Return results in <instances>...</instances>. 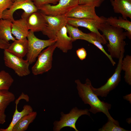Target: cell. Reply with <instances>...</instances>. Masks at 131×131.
<instances>
[{"mask_svg":"<svg viewBox=\"0 0 131 131\" xmlns=\"http://www.w3.org/2000/svg\"><path fill=\"white\" fill-rule=\"evenodd\" d=\"M19 9H22L24 11L21 17L26 19L30 14L38 10L32 0H16L9 9L3 12L2 19L12 22L14 20L13 17L14 12Z\"/></svg>","mask_w":131,"mask_h":131,"instance_id":"9c48e42d","label":"cell"},{"mask_svg":"<svg viewBox=\"0 0 131 131\" xmlns=\"http://www.w3.org/2000/svg\"><path fill=\"white\" fill-rule=\"evenodd\" d=\"M37 114L36 112L33 111L24 116L14 126L12 131H26L30 124L35 119Z\"/></svg>","mask_w":131,"mask_h":131,"instance_id":"44dd1931","label":"cell"},{"mask_svg":"<svg viewBox=\"0 0 131 131\" xmlns=\"http://www.w3.org/2000/svg\"><path fill=\"white\" fill-rule=\"evenodd\" d=\"M14 81L11 75L2 70L0 71V90H9Z\"/></svg>","mask_w":131,"mask_h":131,"instance_id":"d4e9b609","label":"cell"},{"mask_svg":"<svg viewBox=\"0 0 131 131\" xmlns=\"http://www.w3.org/2000/svg\"><path fill=\"white\" fill-rule=\"evenodd\" d=\"M3 53L5 65L12 69L18 76L23 77L30 74V64L26 59L16 56L5 50H4Z\"/></svg>","mask_w":131,"mask_h":131,"instance_id":"52a82bcc","label":"cell"},{"mask_svg":"<svg viewBox=\"0 0 131 131\" xmlns=\"http://www.w3.org/2000/svg\"><path fill=\"white\" fill-rule=\"evenodd\" d=\"M94 6L88 5L78 4L66 16L67 17L92 19L101 21L104 17H99L96 14Z\"/></svg>","mask_w":131,"mask_h":131,"instance_id":"8fae6325","label":"cell"},{"mask_svg":"<svg viewBox=\"0 0 131 131\" xmlns=\"http://www.w3.org/2000/svg\"><path fill=\"white\" fill-rule=\"evenodd\" d=\"M75 82L76 84L79 97L85 104H88L90 106L89 111L94 114L102 112L106 116L108 120L119 124L118 121L114 119L109 113V110L111 109V105L100 100L93 92L91 88V82L89 79H86L84 84L82 83L79 79L75 80Z\"/></svg>","mask_w":131,"mask_h":131,"instance_id":"6da1fadb","label":"cell"},{"mask_svg":"<svg viewBox=\"0 0 131 131\" xmlns=\"http://www.w3.org/2000/svg\"><path fill=\"white\" fill-rule=\"evenodd\" d=\"M16 0H13V2H14Z\"/></svg>","mask_w":131,"mask_h":131,"instance_id":"e575fe53","label":"cell"},{"mask_svg":"<svg viewBox=\"0 0 131 131\" xmlns=\"http://www.w3.org/2000/svg\"><path fill=\"white\" fill-rule=\"evenodd\" d=\"M106 19L100 23L98 29L108 41L107 46L111 57L118 59L122 52L125 51L126 44L124 40L126 38V32H124L123 28L110 25Z\"/></svg>","mask_w":131,"mask_h":131,"instance_id":"7a4b0ae2","label":"cell"},{"mask_svg":"<svg viewBox=\"0 0 131 131\" xmlns=\"http://www.w3.org/2000/svg\"><path fill=\"white\" fill-rule=\"evenodd\" d=\"M12 22L8 20L2 19L0 20V38L8 43L10 40H16L12 35Z\"/></svg>","mask_w":131,"mask_h":131,"instance_id":"ffe728a7","label":"cell"},{"mask_svg":"<svg viewBox=\"0 0 131 131\" xmlns=\"http://www.w3.org/2000/svg\"><path fill=\"white\" fill-rule=\"evenodd\" d=\"M26 18L21 17L12 22V33L17 40L26 38L29 32Z\"/></svg>","mask_w":131,"mask_h":131,"instance_id":"2e32d148","label":"cell"},{"mask_svg":"<svg viewBox=\"0 0 131 131\" xmlns=\"http://www.w3.org/2000/svg\"><path fill=\"white\" fill-rule=\"evenodd\" d=\"M89 111V110L87 109H79L75 107L72 109L68 114H65L63 112H61L60 120L55 121L53 123V131H60L62 128L68 127L74 129L75 131H78L76 127V121L82 115L90 116Z\"/></svg>","mask_w":131,"mask_h":131,"instance_id":"277c9868","label":"cell"},{"mask_svg":"<svg viewBox=\"0 0 131 131\" xmlns=\"http://www.w3.org/2000/svg\"><path fill=\"white\" fill-rule=\"evenodd\" d=\"M37 8L43 5L52 4L54 5L57 4L59 0H32Z\"/></svg>","mask_w":131,"mask_h":131,"instance_id":"f546056e","label":"cell"},{"mask_svg":"<svg viewBox=\"0 0 131 131\" xmlns=\"http://www.w3.org/2000/svg\"><path fill=\"white\" fill-rule=\"evenodd\" d=\"M125 51H123L119 58L115 71L113 74L107 80L104 85L98 88H95L92 85L91 88L93 92L97 96L102 97H106L109 92L118 85L121 80V73L122 70V61Z\"/></svg>","mask_w":131,"mask_h":131,"instance_id":"ba28073f","label":"cell"},{"mask_svg":"<svg viewBox=\"0 0 131 131\" xmlns=\"http://www.w3.org/2000/svg\"><path fill=\"white\" fill-rule=\"evenodd\" d=\"M106 18L104 17L102 20L99 21L92 19L67 17V23L77 27H85L100 36L105 37L103 34L101 35L99 33L98 28L100 23L105 21Z\"/></svg>","mask_w":131,"mask_h":131,"instance_id":"7c38bea8","label":"cell"},{"mask_svg":"<svg viewBox=\"0 0 131 131\" xmlns=\"http://www.w3.org/2000/svg\"><path fill=\"white\" fill-rule=\"evenodd\" d=\"M86 41L94 45L103 52L109 59L113 66H114L116 64L115 62L113 60L110 54H108L105 51L102 44L99 41L91 38H88Z\"/></svg>","mask_w":131,"mask_h":131,"instance_id":"4316f807","label":"cell"},{"mask_svg":"<svg viewBox=\"0 0 131 131\" xmlns=\"http://www.w3.org/2000/svg\"><path fill=\"white\" fill-rule=\"evenodd\" d=\"M28 49L26 60L30 64L35 62L41 52L45 48L55 42L56 40L40 39L35 35L34 32L29 30L27 37Z\"/></svg>","mask_w":131,"mask_h":131,"instance_id":"3957f363","label":"cell"},{"mask_svg":"<svg viewBox=\"0 0 131 131\" xmlns=\"http://www.w3.org/2000/svg\"><path fill=\"white\" fill-rule=\"evenodd\" d=\"M66 25L63 26L57 33L55 43L57 47L64 53H66L73 48V41L67 34Z\"/></svg>","mask_w":131,"mask_h":131,"instance_id":"9a60e30c","label":"cell"},{"mask_svg":"<svg viewBox=\"0 0 131 131\" xmlns=\"http://www.w3.org/2000/svg\"><path fill=\"white\" fill-rule=\"evenodd\" d=\"M13 3V0H0V20L2 19L3 12L9 9Z\"/></svg>","mask_w":131,"mask_h":131,"instance_id":"83f0119b","label":"cell"},{"mask_svg":"<svg viewBox=\"0 0 131 131\" xmlns=\"http://www.w3.org/2000/svg\"><path fill=\"white\" fill-rule=\"evenodd\" d=\"M57 48L55 42L41 52L37 57L35 63L31 68L32 72L33 75L42 74L48 72L51 68L53 56Z\"/></svg>","mask_w":131,"mask_h":131,"instance_id":"5b68a950","label":"cell"},{"mask_svg":"<svg viewBox=\"0 0 131 131\" xmlns=\"http://www.w3.org/2000/svg\"><path fill=\"white\" fill-rule=\"evenodd\" d=\"M6 118L5 111H0V124H3L5 122Z\"/></svg>","mask_w":131,"mask_h":131,"instance_id":"d6a6232c","label":"cell"},{"mask_svg":"<svg viewBox=\"0 0 131 131\" xmlns=\"http://www.w3.org/2000/svg\"><path fill=\"white\" fill-rule=\"evenodd\" d=\"M26 19L29 30L34 33L42 32L47 25L43 14L38 11L30 14Z\"/></svg>","mask_w":131,"mask_h":131,"instance_id":"5bb4252c","label":"cell"},{"mask_svg":"<svg viewBox=\"0 0 131 131\" xmlns=\"http://www.w3.org/2000/svg\"><path fill=\"white\" fill-rule=\"evenodd\" d=\"M121 68L124 71V78L125 82L131 85V56L126 55L123 58L122 61Z\"/></svg>","mask_w":131,"mask_h":131,"instance_id":"cb8c5ba5","label":"cell"},{"mask_svg":"<svg viewBox=\"0 0 131 131\" xmlns=\"http://www.w3.org/2000/svg\"><path fill=\"white\" fill-rule=\"evenodd\" d=\"M10 44L2 40L0 38V49L5 50L7 49Z\"/></svg>","mask_w":131,"mask_h":131,"instance_id":"1f68e13d","label":"cell"},{"mask_svg":"<svg viewBox=\"0 0 131 131\" xmlns=\"http://www.w3.org/2000/svg\"><path fill=\"white\" fill-rule=\"evenodd\" d=\"M24 99L27 101H29V97L27 95L22 93L19 98L16 100V108L13 116L12 120L8 126L6 128H0V131H12L13 128L15 124L23 117L33 111L32 107L30 105H25L23 107V110L20 112L18 111L17 105L19 101Z\"/></svg>","mask_w":131,"mask_h":131,"instance_id":"4fadbf2b","label":"cell"},{"mask_svg":"<svg viewBox=\"0 0 131 131\" xmlns=\"http://www.w3.org/2000/svg\"><path fill=\"white\" fill-rule=\"evenodd\" d=\"M99 131H128L120 127L112 121L108 120L107 122L102 127L98 130Z\"/></svg>","mask_w":131,"mask_h":131,"instance_id":"484cf974","label":"cell"},{"mask_svg":"<svg viewBox=\"0 0 131 131\" xmlns=\"http://www.w3.org/2000/svg\"><path fill=\"white\" fill-rule=\"evenodd\" d=\"M79 5H88L96 7H99L104 0H78Z\"/></svg>","mask_w":131,"mask_h":131,"instance_id":"f1b7e54d","label":"cell"},{"mask_svg":"<svg viewBox=\"0 0 131 131\" xmlns=\"http://www.w3.org/2000/svg\"><path fill=\"white\" fill-rule=\"evenodd\" d=\"M131 94L130 95V94L127 95L125 96L123 98L124 99L129 101L130 102V101L131 102V100H130V97H131Z\"/></svg>","mask_w":131,"mask_h":131,"instance_id":"836d02e7","label":"cell"},{"mask_svg":"<svg viewBox=\"0 0 131 131\" xmlns=\"http://www.w3.org/2000/svg\"><path fill=\"white\" fill-rule=\"evenodd\" d=\"M115 13L121 14L125 19H131V0H110Z\"/></svg>","mask_w":131,"mask_h":131,"instance_id":"ac0fdd59","label":"cell"},{"mask_svg":"<svg viewBox=\"0 0 131 131\" xmlns=\"http://www.w3.org/2000/svg\"><path fill=\"white\" fill-rule=\"evenodd\" d=\"M47 25L42 32L49 39L56 40V34L61 28L67 23L66 16H53L43 14Z\"/></svg>","mask_w":131,"mask_h":131,"instance_id":"30bf717a","label":"cell"},{"mask_svg":"<svg viewBox=\"0 0 131 131\" xmlns=\"http://www.w3.org/2000/svg\"><path fill=\"white\" fill-rule=\"evenodd\" d=\"M77 55L79 59L81 60L85 59L87 57V53L86 49L83 48H81L76 51Z\"/></svg>","mask_w":131,"mask_h":131,"instance_id":"4dcf8cb0","label":"cell"},{"mask_svg":"<svg viewBox=\"0 0 131 131\" xmlns=\"http://www.w3.org/2000/svg\"><path fill=\"white\" fill-rule=\"evenodd\" d=\"M15 98V95L8 90H0V111H5L7 107Z\"/></svg>","mask_w":131,"mask_h":131,"instance_id":"603a6c76","label":"cell"},{"mask_svg":"<svg viewBox=\"0 0 131 131\" xmlns=\"http://www.w3.org/2000/svg\"><path fill=\"white\" fill-rule=\"evenodd\" d=\"M106 21L109 25L114 27L124 29L127 31L126 36L131 39V22L127 19H125L119 16L118 18L116 16H110L106 18Z\"/></svg>","mask_w":131,"mask_h":131,"instance_id":"d6986e66","label":"cell"},{"mask_svg":"<svg viewBox=\"0 0 131 131\" xmlns=\"http://www.w3.org/2000/svg\"><path fill=\"white\" fill-rule=\"evenodd\" d=\"M67 33L73 42L77 40H85L88 38L92 37V33H86L83 32L77 27L73 26L68 23L66 25Z\"/></svg>","mask_w":131,"mask_h":131,"instance_id":"7402d4cb","label":"cell"},{"mask_svg":"<svg viewBox=\"0 0 131 131\" xmlns=\"http://www.w3.org/2000/svg\"><path fill=\"white\" fill-rule=\"evenodd\" d=\"M28 49V41L26 38L16 40L5 50L16 56L23 58L26 56Z\"/></svg>","mask_w":131,"mask_h":131,"instance_id":"e0dca14e","label":"cell"},{"mask_svg":"<svg viewBox=\"0 0 131 131\" xmlns=\"http://www.w3.org/2000/svg\"><path fill=\"white\" fill-rule=\"evenodd\" d=\"M57 4H45L37 8L44 15L53 16H66L78 5V0H59Z\"/></svg>","mask_w":131,"mask_h":131,"instance_id":"8992f818","label":"cell"}]
</instances>
